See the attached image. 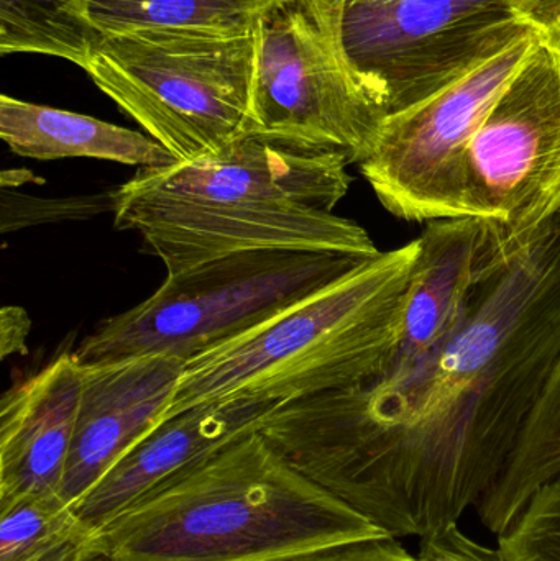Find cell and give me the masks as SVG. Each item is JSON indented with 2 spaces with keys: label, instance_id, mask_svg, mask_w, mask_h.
I'll list each match as a JSON object with an SVG mask.
<instances>
[{
  "label": "cell",
  "instance_id": "cell-25",
  "mask_svg": "<svg viewBox=\"0 0 560 561\" xmlns=\"http://www.w3.org/2000/svg\"><path fill=\"white\" fill-rule=\"evenodd\" d=\"M26 561H112L95 547L94 536L76 537Z\"/></svg>",
  "mask_w": 560,
  "mask_h": 561
},
{
  "label": "cell",
  "instance_id": "cell-23",
  "mask_svg": "<svg viewBox=\"0 0 560 561\" xmlns=\"http://www.w3.org/2000/svg\"><path fill=\"white\" fill-rule=\"evenodd\" d=\"M519 22L560 43V0H513Z\"/></svg>",
  "mask_w": 560,
  "mask_h": 561
},
{
  "label": "cell",
  "instance_id": "cell-17",
  "mask_svg": "<svg viewBox=\"0 0 560 561\" xmlns=\"http://www.w3.org/2000/svg\"><path fill=\"white\" fill-rule=\"evenodd\" d=\"M273 0H82L102 36L137 30H199L222 35L255 32Z\"/></svg>",
  "mask_w": 560,
  "mask_h": 561
},
{
  "label": "cell",
  "instance_id": "cell-15",
  "mask_svg": "<svg viewBox=\"0 0 560 561\" xmlns=\"http://www.w3.org/2000/svg\"><path fill=\"white\" fill-rule=\"evenodd\" d=\"M0 138L13 153L33 160L94 158L138 170L178 163L170 151L140 131L7 94L0 98Z\"/></svg>",
  "mask_w": 560,
  "mask_h": 561
},
{
  "label": "cell",
  "instance_id": "cell-12",
  "mask_svg": "<svg viewBox=\"0 0 560 561\" xmlns=\"http://www.w3.org/2000/svg\"><path fill=\"white\" fill-rule=\"evenodd\" d=\"M278 404L230 402L187 409L158 424L130 448L81 500L72 504L92 534L173 483L237 438L260 428Z\"/></svg>",
  "mask_w": 560,
  "mask_h": 561
},
{
  "label": "cell",
  "instance_id": "cell-24",
  "mask_svg": "<svg viewBox=\"0 0 560 561\" xmlns=\"http://www.w3.org/2000/svg\"><path fill=\"white\" fill-rule=\"evenodd\" d=\"M28 332V313L20 307H3L2 312H0L2 358H7L12 353H25Z\"/></svg>",
  "mask_w": 560,
  "mask_h": 561
},
{
  "label": "cell",
  "instance_id": "cell-4",
  "mask_svg": "<svg viewBox=\"0 0 560 561\" xmlns=\"http://www.w3.org/2000/svg\"><path fill=\"white\" fill-rule=\"evenodd\" d=\"M420 240L347 275L184 363L167 419L230 402H283L348 388L384 373Z\"/></svg>",
  "mask_w": 560,
  "mask_h": 561
},
{
  "label": "cell",
  "instance_id": "cell-2",
  "mask_svg": "<svg viewBox=\"0 0 560 561\" xmlns=\"http://www.w3.org/2000/svg\"><path fill=\"white\" fill-rule=\"evenodd\" d=\"M347 158L259 135L219 153L138 170L114 194V226L138 233L168 275L222 256L306 250L374 259L367 230L334 214L352 178Z\"/></svg>",
  "mask_w": 560,
  "mask_h": 561
},
{
  "label": "cell",
  "instance_id": "cell-11",
  "mask_svg": "<svg viewBox=\"0 0 560 561\" xmlns=\"http://www.w3.org/2000/svg\"><path fill=\"white\" fill-rule=\"evenodd\" d=\"M82 365V363H81ZM184 363L134 356L82 365L75 437L59 496L81 500L134 445L164 421Z\"/></svg>",
  "mask_w": 560,
  "mask_h": 561
},
{
  "label": "cell",
  "instance_id": "cell-9",
  "mask_svg": "<svg viewBox=\"0 0 560 561\" xmlns=\"http://www.w3.org/2000/svg\"><path fill=\"white\" fill-rule=\"evenodd\" d=\"M529 28L426 101L388 115L358 164L381 206L427 224L462 217L460 167L472 140L536 39Z\"/></svg>",
  "mask_w": 560,
  "mask_h": 561
},
{
  "label": "cell",
  "instance_id": "cell-19",
  "mask_svg": "<svg viewBox=\"0 0 560 561\" xmlns=\"http://www.w3.org/2000/svg\"><path fill=\"white\" fill-rule=\"evenodd\" d=\"M94 536L58 493L0 500V561H26L76 537Z\"/></svg>",
  "mask_w": 560,
  "mask_h": 561
},
{
  "label": "cell",
  "instance_id": "cell-8",
  "mask_svg": "<svg viewBox=\"0 0 560 561\" xmlns=\"http://www.w3.org/2000/svg\"><path fill=\"white\" fill-rule=\"evenodd\" d=\"M538 33V32H536ZM462 217L483 220L510 259L560 220V43L536 35L464 151Z\"/></svg>",
  "mask_w": 560,
  "mask_h": 561
},
{
  "label": "cell",
  "instance_id": "cell-3",
  "mask_svg": "<svg viewBox=\"0 0 560 561\" xmlns=\"http://www.w3.org/2000/svg\"><path fill=\"white\" fill-rule=\"evenodd\" d=\"M252 432L94 534L112 561H283L384 536Z\"/></svg>",
  "mask_w": 560,
  "mask_h": 561
},
{
  "label": "cell",
  "instance_id": "cell-5",
  "mask_svg": "<svg viewBox=\"0 0 560 561\" xmlns=\"http://www.w3.org/2000/svg\"><path fill=\"white\" fill-rule=\"evenodd\" d=\"M255 65V32L158 28L104 36L85 72L148 137L194 161L249 131Z\"/></svg>",
  "mask_w": 560,
  "mask_h": 561
},
{
  "label": "cell",
  "instance_id": "cell-22",
  "mask_svg": "<svg viewBox=\"0 0 560 561\" xmlns=\"http://www.w3.org/2000/svg\"><path fill=\"white\" fill-rule=\"evenodd\" d=\"M416 561H503L499 549L476 542L457 524L421 539Z\"/></svg>",
  "mask_w": 560,
  "mask_h": 561
},
{
  "label": "cell",
  "instance_id": "cell-20",
  "mask_svg": "<svg viewBox=\"0 0 560 561\" xmlns=\"http://www.w3.org/2000/svg\"><path fill=\"white\" fill-rule=\"evenodd\" d=\"M496 537L503 561H560V477L541 488Z\"/></svg>",
  "mask_w": 560,
  "mask_h": 561
},
{
  "label": "cell",
  "instance_id": "cell-13",
  "mask_svg": "<svg viewBox=\"0 0 560 561\" xmlns=\"http://www.w3.org/2000/svg\"><path fill=\"white\" fill-rule=\"evenodd\" d=\"M418 240L397 343L381 375L416 365L444 345L462 325L479 284L508 260L476 217L431 220Z\"/></svg>",
  "mask_w": 560,
  "mask_h": 561
},
{
  "label": "cell",
  "instance_id": "cell-7",
  "mask_svg": "<svg viewBox=\"0 0 560 561\" xmlns=\"http://www.w3.org/2000/svg\"><path fill=\"white\" fill-rule=\"evenodd\" d=\"M347 0H273L256 23L250 135L361 164L387 121L385 99L345 51Z\"/></svg>",
  "mask_w": 560,
  "mask_h": 561
},
{
  "label": "cell",
  "instance_id": "cell-6",
  "mask_svg": "<svg viewBox=\"0 0 560 561\" xmlns=\"http://www.w3.org/2000/svg\"><path fill=\"white\" fill-rule=\"evenodd\" d=\"M368 259L259 250L170 273L144 302L104 320L75 355L82 365L168 356L186 363L242 335Z\"/></svg>",
  "mask_w": 560,
  "mask_h": 561
},
{
  "label": "cell",
  "instance_id": "cell-16",
  "mask_svg": "<svg viewBox=\"0 0 560 561\" xmlns=\"http://www.w3.org/2000/svg\"><path fill=\"white\" fill-rule=\"evenodd\" d=\"M560 477V355L505 468L473 510L490 533L502 534L546 484Z\"/></svg>",
  "mask_w": 560,
  "mask_h": 561
},
{
  "label": "cell",
  "instance_id": "cell-26",
  "mask_svg": "<svg viewBox=\"0 0 560 561\" xmlns=\"http://www.w3.org/2000/svg\"><path fill=\"white\" fill-rule=\"evenodd\" d=\"M397 2V0H347V5H381V3Z\"/></svg>",
  "mask_w": 560,
  "mask_h": 561
},
{
  "label": "cell",
  "instance_id": "cell-10",
  "mask_svg": "<svg viewBox=\"0 0 560 561\" xmlns=\"http://www.w3.org/2000/svg\"><path fill=\"white\" fill-rule=\"evenodd\" d=\"M529 28L513 0H397L345 7L342 36L391 115L443 91Z\"/></svg>",
  "mask_w": 560,
  "mask_h": 561
},
{
  "label": "cell",
  "instance_id": "cell-1",
  "mask_svg": "<svg viewBox=\"0 0 560 561\" xmlns=\"http://www.w3.org/2000/svg\"><path fill=\"white\" fill-rule=\"evenodd\" d=\"M560 355V220L490 273L416 365L276 405L260 424L306 480L388 536L457 524L499 478Z\"/></svg>",
  "mask_w": 560,
  "mask_h": 561
},
{
  "label": "cell",
  "instance_id": "cell-14",
  "mask_svg": "<svg viewBox=\"0 0 560 561\" xmlns=\"http://www.w3.org/2000/svg\"><path fill=\"white\" fill-rule=\"evenodd\" d=\"M75 352L5 392L0 402V500L58 493L65 478L81 396Z\"/></svg>",
  "mask_w": 560,
  "mask_h": 561
},
{
  "label": "cell",
  "instance_id": "cell-21",
  "mask_svg": "<svg viewBox=\"0 0 560 561\" xmlns=\"http://www.w3.org/2000/svg\"><path fill=\"white\" fill-rule=\"evenodd\" d=\"M283 561H416L397 537L375 536L318 547Z\"/></svg>",
  "mask_w": 560,
  "mask_h": 561
},
{
  "label": "cell",
  "instance_id": "cell-18",
  "mask_svg": "<svg viewBox=\"0 0 560 561\" xmlns=\"http://www.w3.org/2000/svg\"><path fill=\"white\" fill-rule=\"evenodd\" d=\"M102 38L82 0H0L3 56H55L85 71Z\"/></svg>",
  "mask_w": 560,
  "mask_h": 561
}]
</instances>
